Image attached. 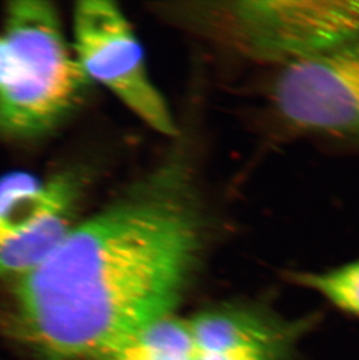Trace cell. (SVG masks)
Masks as SVG:
<instances>
[{"mask_svg": "<svg viewBox=\"0 0 359 360\" xmlns=\"http://www.w3.org/2000/svg\"><path fill=\"white\" fill-rule=\"evenodd\" d=\"M206 211L170 159L74 225L17 285L32 343L56 360H101L170 316L203 250Z\"/></svg>", "mask_w": 359, "mask_h": 360, "instance_id": "1", "label": "cell"}, {"mask_svg": "<svg viewBox=\"0 0 359 360\" xmlns=\"http://www.w3.org/2000/svg\"><path fill=\"white\" fill-rule=\"evenodd\" d=\"M166 11L190 31L277 69L359 39V1H194Z\"/></svg>", "mask_w": 359, "mask_h": 360, "instance_id": "2", "label": "cell"}, {"mask_svg": "<svg viewBox=\"0 0 359 360\" xmlns=\"http://www.w3.org/2000/svg\"><path fill=\"white\" fill-rule=\"evenodd\" d=\"M4 37L17 55L18 77L0 92V133L41 136L72 112L90 79L68 47L58 12L47 1L11 3Z\"/></svg>", "mask_w": 359, "mask_h": 360, "instance_id": "3", "label": "cell"}, {"mask_svg": "<svg viewBox=\"0 0 359 360\" xmlns=\"http://www.w3.org/2000/svg\"><path fill=\"white\" fill-rule=\"evenodd\" d=\"M268 103L289 134L359 148V39L277 69Z\"/></svg>", "mask_w": 359, "mask_h": 360, "instance_id": "4", "label": "cell"}, {"mask_svg": "<svg viewBox=\"0 0 359 360\" xmlns=\"http://www.w3.org/2000/svg\"><path fill=\"white\" fill-rule=\"evenodd\" d=\"M74 51L89 79L104 85L149 127L175 136L177 124L149 79L143 48L115 3L83 0L75 5Z\"/></svg>", "mask_w": 359, "mask_h": 360, "instance_id": "5", "label": "cell"}, {"mask_svg": "<svg viewBox=\"0 0 359 360\" xmlns=\"http://www.w3.org/2000/svg\"><path fill=\"white\" fill-rule=\"evenodd\" d=\"M75 203L26 228L0 229V276H25L40 265L74 226Z\"/></svg>", "mask_w": 359, "mask_h": 360, "instance_id": "6", "label": "cell"}, {"mask_svg": "<svg viewBox=\"0 0 359 360\" xmlns=\"http://www.w3.org/2000/svg\"><path fill=\"white\" fill-rule=\"evenodd\" d=\"M285 280L317 292L336 309L359 320V259L323 272L291 271Z\"/></svg>", "mask_w": 359, "mask_h": 360, "instance_id": "7", "label": "cell"}, {"mask_svg": "<svg viewBox=\"0 0 359 360\" xmlns=\"http://www.w3.org/2000/svg\"><path fill=\"white\" fill-rule=\"evenodd\" d=\"M127 343L133 344L149 354L165 357L179 359L195 358V347L188 321L179 320L173 315L160 319L146 326Z\"/></svg>", "mask_w": 359, "mask_h": 360, "instance_id": "8", "label": "cell"}, {"mask_svg": "<svg viewBox=\"0 0 359 360\" xmlns=\"http://www.w3.org/2000/svg\"><path fill=\"white\" fill-rule=\"evenodd\" d=\"M18 58L13 48L4 35H0V92L10 89L17 82Z\"/></svg>", "mask_w": 359, "mask_h": 360, "instance_id": "9", "label": "cell"}, {"mask_svg": "<svg viewBox=\"0 0 359 360\" xmlns=\"http://www.w3.org/2000/svg\"><path fill=\"white\" fill-rule=\"evenodd\" d=\"M101 360H194L179 359V358L165 357L159 354H149L131 343H126Z\"/></svg>", "mask_w": 359, "mask_h": 360, "instance_id": "10", "label": "cell"}]
</instances>
